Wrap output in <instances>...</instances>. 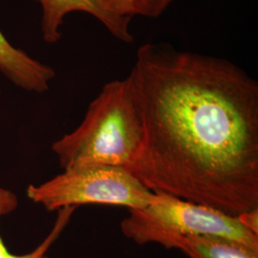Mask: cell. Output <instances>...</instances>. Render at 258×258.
I'll return each mask as SVG.
<instances>
[{
    "label": "cell",
    "instance_id": "6da1fadb",
    "mask_svg": "<svg viewBox=\"0 0 258 258\" xmlns=\"http://www.w3.org/2000/svg\"><path fill=\"white\" fill-rule=\"evenodd\" d=\"M143 120L129 170L154 194L229 215L258 209V83L239 66L163 43L128 75Z\"/></svg>",
    "mask_w": 258,
    "mask_h": 258
},
{
    "label": "cell",
    "instance_id": "7a4b0ae2",
    "mask_svg": "<svg viewBox=\"0 0 258 258\" xmlns=\"http://www.w3.org/2000/svg\"><path fill=\"white\" fill-rule=\"evenodd\" d=\"M144 142V126L128 77L105 83L81 124L52 145L60 166L105 165L130 168Z\"/></svg>",
    "mask_w": 258,
    "mask_h": 258
},
{
    "label": "cell",
    "instance_id": "3957f363",
    "mask_svg": "<svg viewBox=\"0 0 258 258\" xmlns=\"http://www.w3.org/2000/svg\"><path fill=\"white\" fill-rule=\"evenodd\" d=\"M120 231L138 245L156 243L168 249L174 248L179 238L203 235L232 240L258 250L257 234L237 216L169 194H155L145 208L129 210Z\"/></svg>",
    "mask_w": 258,
    "mask_h": 258
},
{
    "label": "cell",
    "instance_id": "277c9868",
    "mask_svg": "<svg viewBox=\"0 0 258 258\" xmlns=\"http://www.w3.org/2000/svg\"><path fill=\"white\" fill-rule=\"evenodd\" d=\"M26 194L48 212L83 205L138 210L148 206L155 196L127 167L105 165L64 169L44 183L30 184Z\"/></svg>",
    "mask_w": 258,
    "mask_h": 258
},
{
    "label": "cell",
    "instance_id": "5b68a950",
    "mask_svg": "<svg viewBox=\"0 0 258 258\" xmlns=\"http://www.w3.org/2000/svg\"><path fill=\"white\" fill-rule=\"evenodd\" d=\"M42 10L41 33L47 43L57 42L62 33L60 27L69 14L82 12L99 20L115 38L131 43L134 37L129 30L131 19L121 18L111 12L104 0H35Z\"/></svg>",
    "mask_w": 258,
    "mask_h": 258
},
{
    "label": "cell",
    "instance_id": "8992f818",
    "mask_svg": "<svg viewBox=\"0 0 258 258\" xmlns=\"http://www.w3.org/2000/svg\"><path fill=\"white\" fill-rule=\"evenodd\" d=\"M0 72L19 88L39 94L49 90L50 83L55 77L52 67L13 46L1 31Z\"/></svg>",
    "mask_w": 258,
    "mask_h": 258
},
{
    "label": "cell",
    "instance_id": "52a82bcc",
    "mask_svg": "<svg viewBox=\"0 0 258 258\" xmlns=\"http://www.w3.org/2000/svg\"><path fill=\"white\" fill-rule=\"evenodd\" d=\"M173 249L188 258H258V250L232 240L214 236H186L179 238Z\"/></svg>",
    "mask_w": 258,
    "mask_h": 258
},
{
    "label": "cell",
    "instance_id": "ba28073f",
    "mask_svg": "<svg viewBox=\"0 0 258 258\" xmlns=\"http://www.w3.org/2000/svg\"><path fill=\"white\" fill-rule=\"evenodd\" d=\"M19 206L17 194L0 186V218L15 212ZM77 208L68 207L57 211V216L53 229L37 248L25 254H15L11 252L0 235V258H49L48 250L52 247L71 220Z\"/></svg>",
    "mask_w": 258,
    "mask_h": 258
},
{
    "label": "cell",
    "instance_id": "9c48e42d",
    "mask_svg": "<svg viewBox=\"0 0 258 258\" xmlns=\"http://www.w3.org/2000/svg\"><path fill=\"white\" fill-rule=\"evenodd\" d=\"M174 0H104L115 15L131 19L133 17L159 18Z\"/></svg>",
    "mask_w": 258,
    "mask_h": 258
},
{
    "label": "cell",
    "instance_id": "30bf717a",
    "mask_svg": "<svg viewBox=\"0 0 258 258\" xmlns=\"http://www.w3.org/2000/svg\"><path fill=\"white\" fill-rule=\"evenodd\" d=\"M237 217L249 231L258 235V209L242 212Z\"/></svg>",
    "mask_w": 258,
    "mask_h": 258
}]
</instances>
